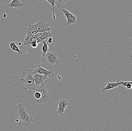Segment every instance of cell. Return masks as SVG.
Here are the masks:
<instances>
[{
    "mask_svg": "<svg viewBox=\"0 0 132 131\" xmlns=\"http://www.w3.org/2000/svg\"><path fill=\"white\" fill-rule=\"evenodd\" d=\"M47 1L49 2L52 6L53 9V19L54 20H55L56 18H55V13H54V6L55 4V1L54 0H47Z\"/></svg>",
    "mask_w": 132,
    "mask_h": 131,
    "instance_id": "cell-18",
    "label": "cell"
},
{
    "mask_svg": "<svg viewBox=\"0 0 132 131\" xmlns=\"http://www.w3.org/2000/svg\"><path fill=\"white\" fill-rule=\"evenodd\" d=\"M19 119L18 118L16 119V122H19Z\"/></svg>",
    "mask_w": 132,
    "mask_h": 131,
    "instance_id": "cell-25",
    "label": "cell"
},
{
    "mask_svg": "<svg viewBox=\"0 0 132 131\" xmlns=\"http://www.w3.org/2000/svg\"><path fill=\"white\" fill-rule=\"evenodd\" d=\"M42 43L43 44V45L42 47V50L43 51L42 57V58H44V57H45V54L47 53V52L49 51V49H48L49 44L47 42H46L45 40H43L42 42Z\"/></svg>",
    "mask_w": 132,
    "mask_h": 131,
    "instance_id": "cell-15",
    "label": "cell"
},
{
    "mask_svg": "<svg viewBox=\"0 0 132 131\" xmlns=\"http://www.w3.org/2000/svg\"><path fill=\"white\" fill-rule=\"evenodd\" d=\"M32 73V70L28 69L25 78L21 79V82L24 83L25 84V89H29L33 90L36 86L33 77Z\"/></svg>",
    "mask_w": 132,
    "mask_h": 131,
    "instance_id": "cell-3",
    "label": "cell"
},
{
    "mask_svg": "<svg viewBox=\"0 0 132 131\" xmlns=\"http://www.w3.org/2000/svg\"><path fill=\"white\" fill-rule=\"evenodd\" d=\"M57 77L59 80H61V76H59V75H57Z\"/></svg>",
    "mask_w": 132,
    "mask_h": 131,
    "instance_id": "cell-23",
    "label": "cell"
},
{
    "mask_svg": "<svg viewBox=\"0 0 132 131\" xmlns=\"http://www.w3.org/2000/svg\"><path fill=\"white\" fill-rule=\"evenodd\" d=\"M15 110L18 116L21 120L24 126H29L31 123L34 121L32 116L29 115L24 105L21 103L17 104L15 107Z\"/></svg>",
    "mask_w": 132,
    "mask_h": 131,
    "instance_id": "cell-1",
    "label": "cell"
},
{
    "mask_svg": "<svg viewBox=\"0 0 132 131\" xmlns=\"http://www.w3.org/2000/svg\"><path fill=\"white\" fill-rule=\"evenodd\" d=\"M9 47L11 49L15 52H17L19 54H23V52L21 50L19 49V47L15 44V42L13 39H11L10 40L8 43Z\"/></svg>",
    "mask_w": 132,
    "mask_h": 131,
    "instance_id": "cell-13",
    "label": "cell"
},
{
    "mask_svg": "<svg viewBox=\"0 0 132 131\" xmlns=\"http://www.w3.org/2000/svg\"><path fill=\"white\" fill-rule=\"evenodd\" d=\"M31 46L33 49H36L38 46V44L35 39H34L32 40L31 43Z\"/></svg>",
    "mask_w": 132,
    "mask_h": 131,
    "instance_id": "cell-19",
    "label": "cell"
},
{
    "mask_svg": "<svg viewBox=\"0 0 132 131\" xmlns=\"http://www.w3.org/2000/svg\"><path fill=\"white\" fill-rule=\"evenodd\" d=\"M62 11L64 13L67 19V22L65 25H71L77 23L76 16H74V15L66 9H62Z\"/></svg>",
    "mask_w": 132,
    "mask_h": 131,
    "instance_id": "cell-7",
    "label": "cell"
},
{
    "mask_svg": "<svg viewBox=\"0 0 132 131\" xmlns=\"http://www.w3.org/2000/svg\"><path fill=\"white\" fill-rule=\"evenodd\" d=\"M33 92H38L41 94V98L37 101L38 103H44L47 102L49 100V93L44 83L39 85L35 86L33 89Z\"/></svg>",
    "mask_w": 132,
    "mask_h": 131,
    "instance_id": "cell-2",
    "label": "cell"
},
{
    "mask_svg": "<svg viewBox=\"0 0 132 131\" xmlns=\"http://www.w3.org/2000/svg\"><path fill=\"white\" fill-rule=\"evenodd\" d=\"M131 50H130V57H131V58H132V53H131Z\"/></svg>",
    "mask_w": 132,
    "mask_h": 131,
    "instance_id": "cell-24",
    "label": "cell"
},
{
    "mask_svg": "<svg viewBox=\"0 0 132 131\" xmlns=\"http://www.w3.org/2000/svg\"><path fill=\"white\" fill-rule=\"evenodd\" d=\"M32 74L36 86L43 83L44 81L48 79V77L44 74H39L36 73Z\"/></svg>",
    "mask_w": 132,
    "mask_h": 131,
    "instance_id": "cell-9",
    "label": "cell"
},
{
    "mask_svg": "<svg viewBox=\"0 0 132 131\" xmlns=\"http://www.w3.org/2000/svg\"><path fill=\"white\" fill-rule=\"evenodd\" d=\"M25 29L26 30L25 32L26 33V36H34L38 33L35 25L31 24L30 23H28V27L26 28Z\"/></svg>",
    "mask_w": 132,
    "mask_h": 131,
    "instance_id": "cell-11",
    "label": "cell"
},
{
    "mask_svg": "<svg viewBox=\"0 0 132 131\" xmlns=\"http://www.w3.org/2000/svg\"><path fill=\"white\" fill-rule=\"evenodd\" d=\"M67 1H55V4L56 5V6H57V9L62 10L65 8V3Z\"/></svg>",
    "mask_w": 132,
    "mask_h": 131,
    "instance_id": "cell-16",
    "label": "cell"
},
{
    "mask_svg": "<svg viewBox=\"0 0 132 131\" xmlns=\"http://www.w3.org/2000/svg\"><path fill=\"white\" fill-rule=\"evenodd\" d=\"M45 58L49 65H57L61 63V60L57 54L54 52L48 51L45 54Z\"/></svg>",
    "mask_w": 132,
    "mask_h": 131,
    "instance_id": "cell-4",
    "label": "cell"
},
{
    "mask_svg": "<svg viewBox=\"0 0 132 131\" xmlns=\"http://www.w3.org/2000/svg\"><path fill=\"white\" fill-rule=\"evenodd\" d=\"M123 81L118 80L114 83L107 82V85L102 89V92H104L107 90L112 89L118 87H120L123 83Z\"/></svg>",
    "mask_w": 132,
    "mask_h": 131,
    "instance_id": "cell-10",
    "label": "cell"
},
{
    "mask_svg": "<svg viewBox=\"0 0 132 131\" xmlns=\"http://www.w3.org/2000/svg\"><path fill=\"white\" fill-rule=\"evenodd\" d=\"M34 96L35 98L37 99L38 100H39L41 98V96L40 93L38 92H34Z\"/></svg>",
    "mask_w": 132,
    "mask_h": 131,
    "instance_id": "cell-20",
    "label": "cell"
},
{
    "mask_svg": "<svg viewBox=\"0 0 132 131\" xmlns=\"http://www.w3.org/2000/svg\"><path fill=\"white\" fill-rule=\"evenodd\" d=\"M35 73L39 74H44L47 77L48 76L50 78H53L54 74V73L52 70H47L41 67L40 65H37L36 69L33 72L32 74Z\"/></svg>",
    "mask_w": 132,
    "mask_h": 131,
    "instance_id": "cell-6",
    "label": "cell"
},
{
    "mask_svg": "<svg viewBox=\"0 0 132 131\" xmlns=\"http://www.w3.org/2000/svg\"><path fill=\"white\" fill-rule=\"evenodd\" d=\"M127 88H128V89H131V88H132V81H130L129 83L127 84Z\"/></svg>",
    "mask_w": 132,
    "mask_h": 131,
    "instance_id": "cell-22",
    "label": "cell"
},
{
    "mask_svg": "<svg viewBox=\"0 0 132 131\" xmlns=\"http://www.w3.org/2000/svg\"><path fill=\"white\" fill-rule=\"evenodd\" d=\"M34 39H35L34 35L26 36L24 41V45L29 48L31 46V42Z\"/></svg>",
    "mask_w": 132,
    "mask_h": 131,
    "instance_id": "cell-14",
    "label": "cell"
},
{
    "mask_svg": "<svg viewBox=\"0 0 132 131\" xmlns=\"http://www.w3.org/2000/svg\"><path fill=\"white\" fill-rule=\"evenodd\" d=\"M22 45V43H21V42H19V45H20V46H21V45Z\"/></svg>",
    "mask_w": 132,
    "mask_h": 131,
    "instance_id": "cell-26",
    "label": "cell"
},
{
    "mask_svg": "<svg viewBox=\"0 0 132 131\" xmlns=\"http://www.w3.org/2000/svg\"><path fill=\"white\" fill-rule=\"evenodd\" d=\"M47 42V43L48 44H53V43H54V42H55V40L53 38L50 37V38H48V39Z\"/></svg>",
    "mask_w": 132,
    "mask_h": 131,
    "instance_id": "cell-21",
    "label": "cell"
},
{
    "mask_svg": "<svg viewBox=\"0 0 132 131\" xmlns=\"http://www.w3.org/2000/svg\"><path fill=\"white\" fill-rule=\"evenodd\" d=\"M35 25L38 31V33L50 31L53 30L51 24L46 23L45 20L44 19L40 20Z\"/></svg>",
    "mask_w": 132,
    "mask_h": 131,
    "instance_id": "cell-5",
    "label": "cell"
},
{
    "mask_svg": "<svg viewBox=\"0 0 132 131\" xmlns=\"http://www.w3.org/2000/svg\"><path fill=\"white\" fill-rule=\"evenodd\" d=\"M69 105V103L67 99H60L58 102V108L56 111V114L63 115L65 112V109Z\"/></svg>",
    "mask_w": 132,
    "mask_h": 131,
    "instance_id": "cell-8",
    "label": "cell"
},
{
    "mask_svg": "<svg viewBox=\"0 0 132 131\" xmlns=\"http://www.w3.org/2000/svg\"><path fill=\"white\" fill-rule=\"evenodd\" d=\"M52 36V35L50 33V31H46V32H42L41 35V40L42 41L44 40L47 38H50Z\"/></svg>",
    "mask_w": 132,
    "mask_h": 131,
    "instance_id": "cell-17",
    "label": "cell"
},
{
    "mask_svg": "<svg viewBox=\"0 0 132 131\" xmlns=\"http://www.w3.org/2000/svg\"><path fill=\"white\" fill-rule=\"evenodd\" d=\"M24 6V4L19 0H12L7 4V6L10 9H20Z\"/></svg>",
    "mask_w": 132,
    "mask_h": 131,
    "instance_id": "cell-12",
    "label": "cell"
}]
</instances>
